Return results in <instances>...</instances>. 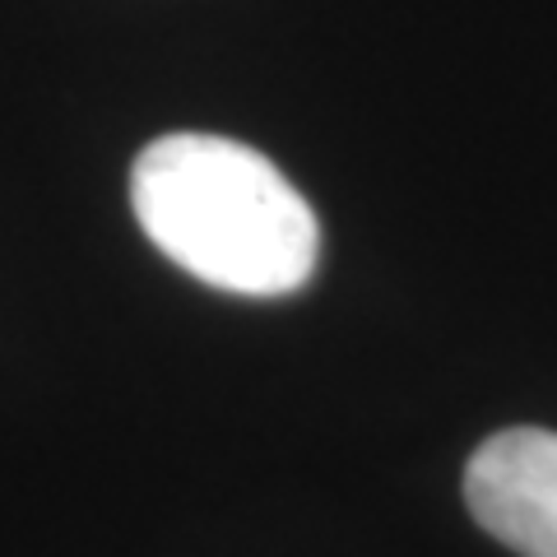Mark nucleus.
Wrapping results in <instances>:
<instances>
[{
  "label": "nucleus",
  "instance_id": "f257e3e1",
  "mask_svg": "<svg viewBox=\"0 0 557 557\" xmlns=\"http://www.w3.org/2000/svg\"><path fill=\"white\" fill-rule=\"evenodd\" d=\"M139 228L172 265L209 288L278 298L321 256L311 205L260 149L223 135H163L131 168Z\"/></svg>",
  "mask_w": 557,
  "mask_h": 557
},
{
  "label": "nucleus",
  "instance_id": "f03ea898",
  "mask_svg": "<svg viewBox=\"0 0 557 557\" xmlns=\"http://www.w3.org/2000/svg\"><path fill=\"white\" fill-rule=\"evenodd\" d=\"M474 520L520 557H557V432L507 428L465 465Z\"/></svg>",
  "mask_w": 557,
  "mask_h": 557
}]
</instances>
